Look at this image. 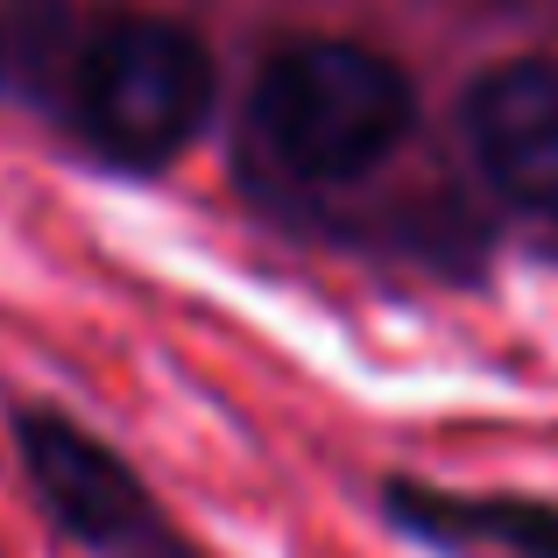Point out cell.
I'll use <instances>...</instances> for the list:
<instances>
[{
    "instance_id": "obj_5",
    "label": "cell",
    "mask_w": 558,
    "mask_h": 558,
    "mask_svg": "<svg viewBox=\"0 0 558 558\" xmlns=\"http://www.w3.org/2000/svg\"><path fill=\"white\" fill-rule=\"evenodd\" d=\"M389 523L452 558H558V502L531 495H452L424 481H389Z\"/></svg>"
},
{
    "instance_id": "obj_3",
    "label": "cell",
    "mask_w": 558,
    "mask_h": 558,
    "mask_svg": "<svg viewBox=\"0 0 558 558\" xmlns=\"http://www.w3.org/2000/svg\"><path fill=\"white\" fill-rule=\"evenodd\" d=\"M14 452H22V474L36 481L43 509L57 517V531L78 537L93 558H198V545L149 495V481L78 417L22 403L14 410Z\"/></svg>"
},
{
    "instance_id": "obj_1",
    "label": "cell",
    "mask_w": 558,
    "mask_h": 558,
    "mask_svg": "<svg viewBox=\"0 0 558 558\" xmlns=\"http://www.w3.org/2000/svg\"><path fill=\"white\" fill-rule=\"evenodd\" d=\"M255 142L298 184H354L417 128V85L396 57L347 36H304L262 64L247 93Z\"/></svg>"
},
{
    "instance_id": "obj_4",
    "label": "cell",
    "mask_w": 558,
    "mask_h": 558,
    "mask_svg": "<svg viewBox=\"0 0 558 558\" xmlns=\"http://www.w3.org/2000/svg\"><path fill=\"white\" fill-rule=\"evenodd\" d=\"M466 149L509 205L558 213V64L509 57L466 85Z\"/></svg>"
},
{
    "instance_id": "obj_2",
    "label": "cell",
    "mask_w": 558,
    "mask_h": 558,
    "mask_svg": "<svg viewBox=\"0 0 558 558\" xmlns=\"http://www.w3.org/2000/svg\"><path fill=\"white\" fill-rule=\"evenodd\" d=\"M219 99L213 50L170 14H99L64 64L71 128L121 170H163Z\"/></svg>"
}]
</instances>
